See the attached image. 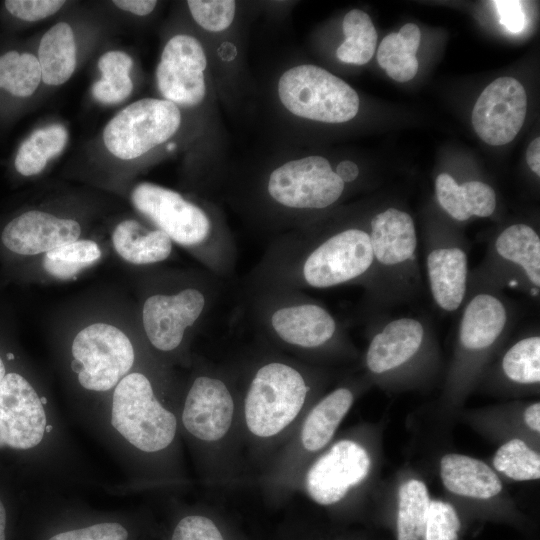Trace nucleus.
<instances>
[{"instance_id":"f257e3e1","label":"nucleus","mask_w":540,"mask_h":540,"mask_svg":"<svg viewBox=\"0 0 540 540\" xmlns=\"http://www.w3.org/2000/svg\"><path fill=\"white\" fill-rule=\"evenodd\" d=\"M367 229L373 254L368 301L380 316L414 300L423 290L418 236L412 216L393 206L375 213Z\"/></svg>"},{"instance_id":"f03ea898","label":"nucleus","mask_w":540,"mask_h":540,"mask_svg":"<svg viewBox=\"0 0 540 540\" xmlns=\"http://www.w3.org/2000/svg\"><path fill=\"white\" fill-rule=\"evenodd\" d=\"M311 391L297 367L282 361L261 365L241 400L244 438L260 447L286 442L309 409Z\"/></svg>"},{"instance_id":"7ed1b4c3","label":"nucleus","mask_w":540,"mask_h":540,"mask_svg":"<svg viewBox=\"0 0 540 540\" xmlns=\"http://www.w3.org/2000/svg\"><path fill=\"white\" fill-rule=\"evenodd\" d=\"M185 430L212 454V479H228L236 465L235 451L244 437L241 401L216 376L195 378L181 414Z\"/></svg>"},{"instance_id":"20e7f679","label":"nucleus","mask_w":540,"mask_h":540,"mask_svg":"<svg viewBox=\"0 0 540 540\" xmlns=\"http://www.w3.org/2000/svg\"><path fill=\"white\" fill-rule=\"evenodd\" d=\"M456 336V357L450 387L464 390L490 356L507 338L516 313L504 292L469 289L461 307Z\"/></svg>"},{"instance_id":"39448f33","label":"nucleus","mask_w":540,"mask_h":540,"mask_svg":"<svg viewBox=\"0 0 540 540\" xmlns=\"http://www.w3.org/2000/svg\"><path fill=\"white\" fill-rule=\"evenodd\" d=\"M515 290L538 300L540 295V236L526 223H513L487 244L483 260L469 272L468 290Z\"/></svg>"},{"instance_id":"423d86ee","label":"nucleus","mask_w":540,"mask_h":540,"mask_svg":"<svg viewBox=\"0 0 540 540\" xmlns=\"http://www.w3.org/2000/svg\"><path fill=\"white\" fill-rule=\"evenodd\" d=\"M355 400L352 388L340 386L313 404L285 442L266 474V482L275 489L296 487L298 478L315 455L333 439L339 425Z\"/></svg>"},{"instance_id":"0eeeda50","label":"nucleus","mask_w":540,"mask_h":540,"mask_svg":"<svg viewBox=\"0 0 540 540\" xmlns=\"http://www.w3.org/2000/svg\"><path fill=\"white\" fill-rule=\"evenodd\" d=\"M365 353L370 374L380 378H403L426 369L434 361L436 340L424 317L376 316Z\"/></svg>"},{"instance_id":"6e6552de","label":"nucleus","mask_w":540,"mask_h":540,"mask_svg":"<svg viewBox=\"0 0 540 540\" xmlns=\"http://www.w3.org/2000/svg\"><path fill=\"white\" fill-rule=\"evenodd\" d=\"M112 426L134 447L156 453L169 447L177 432V418L154 394L141 373H130L113 393Z\"/></svg>"},{"instance_id":"1a4fd4ad","label":"nucleus","mask_w":540,"mask_h":540,"mask_svg":"<svg viewBox=\"0 0 540 540\" xmlns=\"http://www.w3.org/2000/svg\"><path fill=\"white\" fill-rule=\"evenodd\" d=\"M278 96L292 114L318 122H347L359 110L358 94L349 84L310 64L287 70L279 79Z\"/></svg>"},{"instance_id":"9d476101","label":"nucleus","mask_w":540,"mask_h":540,"mask_svg":"<svg viewBox=\"0 0 540 540\" xmlns=\"http://www.w3.org/2000/svg\"><path fill=\"white\" fill-rule=\"evenodd\" d=\"M301 274L312 288L360 282L368 289L373 254L367 227H347L315 244L303 261Z\"/></svg>"},{"instance_id":"9b49d317","label":"nucleus","mask_w":540,"mask_h":540,"mask_svg":"<svg viewBox=\"0 0 540 540\" xmlns=\"http://www.w3.org/2000/svg\"><path fill=\"white\" fill-rule=\"evenodd\" d=\"M180 110L168 100L144 98L116 114L106 125L103 140L114 156L130 160L164 143L178 130Z\"/></svg>"},{"instance_id":"f8f14e48","label":"nucleus","mask_w":540,"mask_h":540,"mask_svg":"<svg viewBox=\"0 0 540 540\" xmlns=\"http://www.w3.org/2000/svg\"><path fill=\"white\" fill-rule=\"evenodd\" d=\"M72 370L88 390L107 391L128 373L134 363L129 338L117 327L95 323L82 329L72 343Z\"/></svg>"},{"instance_id":"ddd939ff","label":"nucleus","mask_w":540,"mask_h":540,"mask_svg":"<svg viewBox=\"0 0 540 540\" xmlns=\"http://www.w3.org/2000/svg\"><path fill=\"white\" fill-rule=\"evenodd\" d=\"M371 457L358 441L340 439L317 455L301 476L304 491L315 503L330 506L341 502L370 473Z\"/></svg>"},{"instance_id":"4468645a","label":"nucleus","mask_w":540,"mask_h":540,"mask_svg":"<svg viewBox=\"0 0 540 540\" xmlns=\"http://www.w3.org/2000/svg\"><path fill=\"white\" fill-rule=\"evenodd\" d=\"M345 183L321 156L291 160L276 168L268 192L279 204L294 209H324L342 196Z\"/></svg>"},{"instance_id":"2eb2a0df","label":"nucleus","mask_w":540,"mask_h":540,"mask_svg":"<svg viewBox=\"0 0 540 540\" xmlns=\"http://www.w3.org/2000/svg\"><path fill=\"white\" fill-rule=\"evenodd\" d=\"M469 244L450 230L431 228L425 235V273L431 298L439 310L461 309L468 291Z\"/></svg>"},{"instance_id":"dca6fc26","label":"nucleus","mask_w":540,"mask_h":540,"mask_svg":"<svg viewBox=\"0 0 540 540\" xmlns=\"http://www.w3.org/2000/svg\"><path fill=\"white\" fill-rule=\"evenodd\" d=\"M131 201L142 215L180 245H198L209 236L211 224L206 213L173 190L140 183L133 189Z\"/></svg>"},{"instance_id":"f3484780","label":"nucleus","mask_w":540,"mask_h":540,"mask_svg":"<svg viewBox=\"0 0 540 540\" xmlns=\"http://www.w3.org/2000/svg\"><path fill=\"white\" fill-rule=\"evenodd\" d=\"M207 59L200 42L189 35H176L165 45L156 68L157 87L175 105H199L206 95L204 71Z\"/></svg>"},{"instance_id":"a211bd4d","label":"nucleus","mask_w":540,"mask_h":540,"mask_svg":"<svg viewBox=\"0 0 540 540\" xmlns=\"http://www.w3.org/2000/svg\"><path fill=\"white\" fill-rule=\"evenodd\" d=\"M527 112V95L512 77H499L483 90L472 110V125L487 144L501 146L520 131Z\"/></svg>"},{"instance_id":"6ab92c4d","label":"nucleus","mask_w":540,"mask_h":540,"mask_svg":"<svg viewBox=\"0 0 540 540\" xmlns=\"http://www.w3.org/2000/svg\"><path fill=\"white\" fill-rule=\"evenodd\" d=\"M46 414L31 384L17 373H8L0 385V447L26 450L44 435Z\"/></svg>"},{"instance_id":"aec40b11","label":"nucleus","mask_w":540,"mask_h":540,"mask_svg":"<svg viewBox=\"0 0 540 540\" xmlns=\"http://www.w3.org/2000/svg\"><path fill=\"white\" fill-rule=\"evenodd\" d=\"M204 306V295L193 288L173 295L150 296L142 311L148 340L160 351L176 349L182 342L185 330L199 318Z\"/></svg>"},{"instance_id":"412c9836","label":"nucleus","mask_w":540,"mask_h":540,"mask_svg":"<svg viewBox=\"0 0 540 540\" xmlns=\"http://www.w3.org/2000/svg\"><path fill=\"white\" fill-rule=\"evenodd\" d=\"M79 223L41 211H29L11 220L3 229L2 242L20 255L47 253L78 240Z\"/></svg>"},{"instance_id":"4be33fe9","label":"nucleus","mask_w":540,"mask_h":540,"mask_svg":"<svg viewBox=\"0 0 540 540\" xmlns=\"http://www.w3.org/2000/svg\"><path fill=\"white\" fill-rule=\"evenodd\" d=\"M271 326L285 343L301 349L326 348L339 338V325L323 306L305 302L277 309Z\"/></svg>"},{"instance_id":"5701e85b","label":"nucleus","mask_w":540,"mask_h":540,"mask_svg":"<svg viewBox=\"0 0 540 540\" xmlns=\"http://www.w3.org/2000/svg\"><path fill=\"white\" fill-rule=\"evenodd\" d=\"M440 477L445 488L459 496L489 499L502 490L501 480L490 466L463 454H445L440 460Z\"/></svg>"},{"instance_id":"b1692460","label":"nucleus","mask_w":540,"mask_h":540,"mask_svg":"<svg viewBox=\"0 0 540 540\" xmlns=\"http://www.w3.org/2000/svg\"><path fill=\"white\" fill-rule=\"evenodd\" d=\"M115 251L127 262L144 265L165 260L172 251V240L160 229L148 230L136 220H124L114 229Z\"/></svg>"},{"instance_id":"393cba45","label":"nucleus","mask_w":540,"mask_h":540,"mask_svg":"<svg viewBox=\"0 0 540 540\" xmlns=\"http://www.w3.org/2000/svg\"><path fill=\"white\" fill-rule=\"evenodd\" d=\"M41 80L47 85L65 83L76 67V44L72 28L66 22L51 27L38 48Z\"/></svg>"},{"instance_id":"a878e982","label":"nucleus","mask_w":540,"mask_h":540,"mask_svg":"<svg viewBox=\"0 0 540 540\" xmlns=\"http://www.w3.org/2000/svg\"><path fill=\"white\" fill-rule=\"evenodd\" d=\"M67 140L68 132L61 124H51L35 130L18 149L16 170L23 176L39 174L49 159L62 152Z\"/></svg>"},{"instance_id":"bb28decb","label":"nucleus","mask_w":540,"mask_h":540,"mask_svg":"<svg viewBox=\"0 0 540 540\" xmlns=\"http://www.w3.org/2000/svg\"><path fill=\"white\" fill-rule=\"evenodd\" d=\"M505 380L515 385L530 386L540 382V335L527 332L515 340L500 360Z\"/></svg>"},{"instance_id":"cd10ccee","label":"nucleus","mask_w":540,"mask_h":540,"mask_svg":"<svg viewBox=\"0 0 540 540\" xmlns=\"http://www.w3.org/2000/svg\"><path fill=\"white\" fill-rule=\"evenodd\" d=\"M431 498L424 482L410 479L398 493L397 540H419L425 530Z\"/></svg>"},{"instance_id":"c85d7f7f","label":"nucleus","mask_w":540,"mask_h":540,"mask_svg":"<svg viewBox=\"0 0 540 540\" xmlns=\"http://www.w3.org/2000/svg\"><path fill=\"white\" fill-rule=\"evenodd\" d=\"M132 58L122 51L104 53L98 61L102 78L92 86L93 97L102 104H117L125 100L133 90L129 72Z\"/></svg>"},{"instance_id":"c756f323","label":"nucleus","mask_w":540,"mask_h":540,"mask_svg":"<svg viewBox=\"0 0 540 540\" xmlns=\"http://www.w3.org/2000/svg\"><path fill=\"white\" fill-rule=\"evenodd\" d=\"M344 42L337 48V58L349 64L363 65L372 58L377 43V32L370 16L353 9L343 19Z\"/></svg>"},{"instance_id":"7c9ffc66","label":"nucleus","mask_w":540,"mask_h":540,"mask_svg":"<svg viewBox=\"0 0 540 540\" xmlns=\"http://www.w3.org/2000/svg\"><path fill=\"white\" fill-rule=\"evenodd\" d=\"M41 81L38 58L9 51L0 56V88L16 97L31 96Z\"/></svg>"},{"instance_id":"2f4dec72","label":"nucleus","mask_w":540,"mask_h":540,"mask_svg":"<svg viewBox=\"0 0 540 540\" xmlns=\"http://www.w3.org/2000/svg\"><path fill=\"white\" fill-rule=\"evenodd\" d=\"M100 257L101 250L97 243L91 240H76L45 253L43 267L55 278L70 279Z\"/></svg>"},{"instance_id":"473e14b6","label":"nucleus","mask_w":540,"mask_h":540,"mask_svg":"<svg viewBox=\"0 0 540 540\" xmlns=\"http://www.w3.org/2000/svg\"><path fill=\"white\" fill-rule=\"evenodd\" d=\"M495 469L515 481L540 478V456L521 439L501 445L493 457Z\"/></svg>"},{"instance_id":"72a5a7b5","label":"nucleus","mask_w":540,"mask_h":540,"mask_svg":"<svg viewBox=\"0 0 540 540\" xmlns=\"http://www.w3.org/2000/svg\"><path fill=\"white\" fill-rule=\"evenodd\" d=\"M376 56L381 68L395 81H409L418 71L416 55L409 54L403 49L397 33H391L384 37Z\"/></svg>"},{"instance_id":"f704fd0d","label":"nucleus","mask_w":540,"mask_h":540,"mask_svg":"<svg viewBox=\"0 0 540 540\" xmlns=\"http://www.w3.org/2000/svg\"><path fill=\"white\" fill-rule=\"evenodd\" d=\"M187 4L195 22L210 32L227 29L235 16L236 2L232 0H189Z\"/></svg>"},{"instance_id":"c9c22d12","label":"nucleus","mask_w":540,"mask_h":540,"mask_svg":"<svg viewBox=\"0 0 540 540\" xmlns=\"http://www.w3.org/2000/svg\"><path fill=\"white\" fill-rule=\"evenodd\" d=\"M461 523L455 508L441 500H431L425 524V540H458Z\"/></svg>"},{"instance_id":"e433bc0d","label":"nucleus","mask_w":540,"mask_h":540,"mask_svg":"<svg viewBox=\"0 0 540 540\" xmlns=\"http://www.w3.org/2000/svg\"><path fill=\"white\" fill-rule=\"evenodd\" d=\"M456 184L470 219L472 217L488 218L495 213L496 192L488 183L481 180H467Z\"/></svg>"},{"instance_id":"4c0bfd02","label":"nucleus","mask_w":540,"mask_h":540,"mask_svg":"<svg viewBox=\"0 0 540 540\" xmlns=\"http://www.w3.org/2000/svg\"><path fill=\"white\" fill-rule=\"evenodd\" d=\"M171 540H226L214 519L192 514L183 517L174 528Z\"/></svg>"},{"instance_id":"58836bf2","label":"nucleus","mask_w":540,"mask_h":540,"mask_svg":"<svg viewBox=\"0 0 540 540\" xmlns=\"http://www.w3.org/2000/svg\"><path fill=\"white\" fill-rule=\"evenodd\" d=\"M435 194L439 206L456 222H466V211L459 187L449 173H440L435 179Z\"/></svg>"},{"instance_id":"ea45409f","label":"nucleus","mask_w":540,"mask_h":540,"mask_svg":"<svg viewBox=\"0 0 540 540\" xmlns=\"http://www.w3.org/2000/svg\"><path fill=\"white\" fill-rule=\"evenodd\" d=\"M65 3L60 0H7L6 9L25 21H38L56 13Z\"/></svg>"},{"instance_id":"a19ab883","label":"nucleus","mask_w":540,"mask_h":540,"mask_svg":"<svg viewBox=\"0 0 540 540\" xmlns=\"http://www.w3.org/2000/svg\"><path fill=\"white\" fill-rule=\"evenodd\" d=\"M128 532L119 523H99L52 536L49 540H127Z\"/></svg>"},{"instance_id":"79ce46f5","label":"nucleus","mask_w":540,"mask_h":540,"mask_svg":"<svg viewBox=\"0 0 540 540\" xmlns=\"http://www.w3.org/2000/svg\"><path fill=\"white\" fill-rule=\"evenodd\" d=\"M500 23L509 31L518 33L525 26V13L519 1H495Z\"/></svg>"},{"instance_id":"37998d69","label":"nucleus","mask_w":540,"mask_h":540,"mask_svg":"<svg viewBox=\"0 0 540 540\" xmlns=\"http://www.w3.org/2000/svg\"><path fill=\"white\" fill-rule=\"evenodd\" d=\"M397 35L403 49L409 54L416 55L421 39L418 26L413 23H407L400 28Z\"/></svg>"},{"instance_id":"c03bdc74","label":"nucleus","mask_w":540,"mask_h":540,"mask_svg":"<svg viewBox=\"0 0 540 540\" xmlns=\"http://www.w3.org/2000/svg\"><path fill=\"white\" fill-rule=\"evenodd\" d=\"M113 3L120 9L139 16L148 15L157 4L155 0H115Z\"/></svg>"},{"instance_id":"a18cd8bd","label":"nucleus","mask_w":540,"mask_h":540,"mask_svg":"<svg viewBox=\"0 0 540 540\" xmlns=\"http://www.w3.org/2000/svg\"><path fill=\"white\" fill-rule=\"evenodd\" d=\"M526 161L529 168L540 176V138L534 139L527 148Z\"/></svg>"},{"instance_id":"49530a36","label":"nucleus","mask_w":540,"mask_h":540,"mask_svg":"<svg viewBox=\"0 0 540 540\" xmlns=\"http://www.w3.org/2000/svg\"><path fill=\"white\" fill-rule=\"evenodd\" d=\"M524 422L529 429L539 433L540 431V403L534 402L524 410Z\"/></svg>"},{"instance_id":"de8ad7c7","label":"nucleus","mask_w":540,"mask_h":540,"mask_svg":"<svg viewBox=\"0 0 540 540\" xmlns=\"http://www.w3.org/2000/svg\"><path fill=\"white\" fill-rule=\"evenodd\" d=\"M335 173L344 182L354 181L359 174L358 166L352 161H342L336 167Z\"/></svg>"},{"instance_id":"09e8293b","label":"nucleus","mask_w":540,"mask_h":540,"mask_svg":"<svg viewBox=\"0 0 540 540\" xmlns=\"http://www.w3.org/2000/svg\"><path fill=\"white\" fill-rule=\"evenodd\" d=\"M6 512L0 500V540H5Z\"/></svg>"},{"instance_id":"8fccbe9b","label":"nucleus","mask_w":540,"mask_h":540,"mask_svg":"<svg viewBox=\"0 0 540 540\" xmlns=\"http://www.w3.org/2000/svg\"><path fill=\"white\" fill-rule=\"evenodd\" d=\"M5 375H6V372H5L4 363H3V361H2V359L0 357V385H1Z\"/></svg>"},{"instance_id":"3c124183","label":"nucleus","mask_w":540,"mask_h":540,"mask_svg":"<svg viewBox=\"0 0 540 540\" xmlns=\"http://www.w3.org/2000/svg\"><path fill=\"white\" fill-rule=\"evenodd\" d=\"M174 147H175V144H174V143H170V144H168L167 149H168V151H171V150L174 149Z\"/></svg>"},{"instance_id":"603ef678","label":"nucleus","mask_w":540,"mask_h":540,"mask_svg":"<svg viewBox=\"0 0 540 540\" xmlns=\"http://www.w3.org/2000/svg\"><path fill=\"white\" fill-rule=\"evenodd\" d=\"M51 430H52V426L51 425H46L45 432H50Z\"/></svg>"},{"instance_id":"864d4df0","label":"nucleus","mask_w":540,"mask_h":540,"mask_svg":"<svg viewBox=\"0 0 540 540\" xmlns=\"http://www.w3.org/2000/svg\"><path fill=\"white\" fill-rule=\"evenodd\" d=\"M40 401L41 403L44 405V404H47V399L45 397H41L40 398Z\"/></svg>"},{"instance_id":"5fc2aeb1","label":"nucleus","mask_w":540,"mask_h":540,"mask_svg":"<svg viewBox=\"0 0 540 540\" xmlns=\"http://www.w3.org/2000/svg\"><path fill=\"white\" fill-rule=\"evenodd\" d=\"M7 358H8L9 360L14 359V355L11 354V353H8V354H7Z\"/></svg>"}]
</instances>
